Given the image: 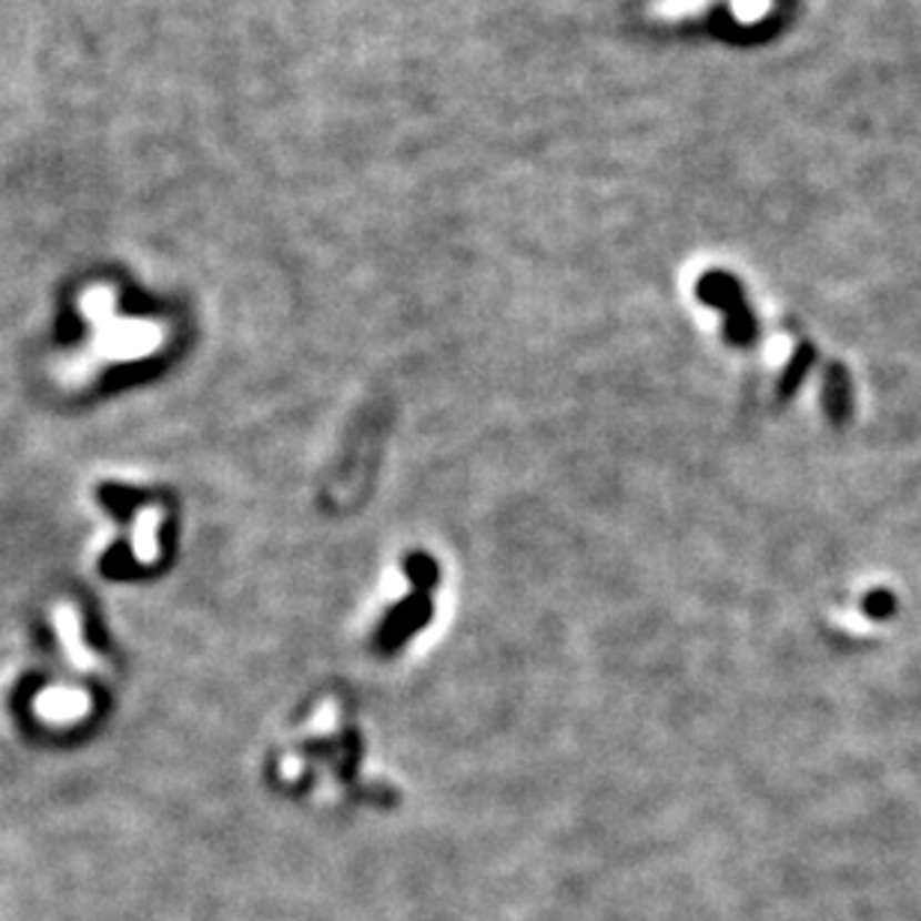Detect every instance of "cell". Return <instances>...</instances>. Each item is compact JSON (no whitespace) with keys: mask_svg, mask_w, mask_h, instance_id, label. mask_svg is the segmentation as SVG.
Masks as SVG:
<instances>
[{"mask_svg":"<svg viewBox=\"0 0 921 921\" xmlns=\"http://www.w3.org/2000/svg\"><path fill=\"white\" fill-rule=\"evenodd\" d=\"M33 709L49 725H67V721H79L88 716L90 695L79 688H45L33 700Z\"/></svg>","mask_w":921,"mask_h":921,"instance_id":"obj_1","label":"cell"},{"mask_svg":"<svg viewBox=\"0 0 921 921\" xmlns=\"http://www.w3.org/2000/svg\"><path fill=\"white\" fill-rule=\"evenodd\" d=\"M54 628H58L60 644L67 649L72 667H79V670H99V667H102L99 665V658L84 647V640H81L79 610L72 608L69 601H60L58 608H54Z\"/></svg>","mask_w":921,"mask_h":921,"instance_id":"obj_2","label":"cell"},{"mask_svg":"<svg viewBox=\"0 0 921 921\" xmlns=\"http://www.w3.org/2000/svg\"><path fill=\"white\" fill-rule=\"evenodd\" d=\"M826 411H829L834 425H841L850 416V383H847V374L838 365H834V372L829 374V383H826Z\"/></svg>","mask_w":921,"mask_h":921,"instance_id":"obj_3","label":"cell"},{"mask_svg":"<svg viewBox=\"0 0 921 921\" xmlns=\"http://www.w3.org/2000/svg\"><path fill=\"white\" fill-rule=\"evenodd\" d=\"M156 509H141V518L135 524V554L141 563L156 557Z\"/></svg>","mask_w":921,"mask_h":921,"instance_id":"obj_4","label":"cell"},{"mask_svg":"<svg viewBox=\"0 0 921 921\" xmlns=\"http://www.w3.org/2000/svg\"><path fill=\"white\" fill-rule=\"evenodd\" d=\"M864 614L873 619H885L894 614V596L885 593V589H877L871 596L864 598Z\"/></svg>","mask_w":921,"mask_h":921,"instance_id":"obj_5","label":"cell"},{"mask_svg":"<svg viewBox=\"0 0 921 921\" xmlns=\"http://www.w3.org/2000/svg\"><path fill=\"white\" fill-rule=\"evenodd\" d=\"M811 360V351H804L799 360H796L793 365H790V377H787L785 383V395H790V389H793V383H799L804 377V363Z\"/></svg>","mask_w":921,"mask_h":921,"instance_id":"obj_6","label":"cell"}]
</instances>
